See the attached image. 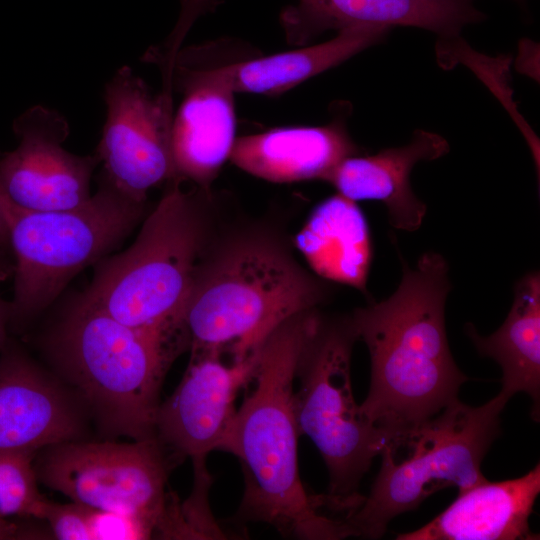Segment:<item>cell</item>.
I'll list each match as a JSON object with an SVG mask.
<instances>
[{"label":"cell","instance_id":"obj_28","mask_svg":"<svg viewBox=\"0 0 540 540\" xmlns=\"http://www.w3.org/2000/svg\"><path fill=\"white\" fill-rule=\"evenodd\" d=\"M0 247L10 251L9 232L6 219L0 205ZM11 252V251H10Z\"/></svg>","mask_w":540,"mask_h":540},{"label":"cell","instance_id":"obj_22","mask_svg":"<svg viewBox=\"0 0 540 540\" xmlns=\"http://www.w3.org/2000/svg\"><path fill=\"white\" fill-rule=\"evenodd\" d=\"M29 453L0 454V517L41 519L46 499L39 492Z\"/></svg>","mask_w":540,"mask_h":540},{"label":"cell","instance_id":"obj_8","mask_svg":"<svg viewBox=\"0 0 540 540\" xmlns=\"http://www.w3.org/2000/svg\"><path fill=\"white\" fill-rule=\"evenodd\" d=\"M357 340L350 316L321 314L296 369L298 431L313 441L326 464L329 485L324 497L332 513L346 514L358 506L361 479L385 446L353 396L351 355Z\"/></svg>","mask_w":540,"mask_h":540},{"label":"cell","instance_id":"obj_1","mask_svg":"<svg viewBox=\"0 0 540 540\" xmlns=\"http://www.w3.org/2000/svg\"><path fill=\"white\" fill-rule=\"evenodd\" d=\"M320 315L318 309L299 313L264 341L251 389L219 447L241 463L245 485L238 519L266 523L283 536L303 540L350 536L343 519L324 511V496L307 492L298 468L296 369Z\"/></svg>","mask_w":540,"mask_h":540},{"label":"cell","instance_id":"obj_26","mask_svg":"<svg viewBox=\"0 0 540 540\" xmlns=\"http://www.w3.org/2000/svg\"><path fill=\"white\" fill-rule=\"evenodd\" d=\"M14 272V260L11 252L0 247V282L11 277Z\"/></svg>","mask_w":540,"mask_h":540},{"label":"cell","instance_id":"obj_15","mask_svg":"<svg viewBox=\"0 0 540 540\" xmlns=\"http://www.w3.org/2000/svg\"><path fill=\"white\" fill-rule=\"evenodd\" d=\"M484 18L473 0H298L283 9L280 23L289 43L303 45L324 31L358 25L418 27L451 39Z\"/></svg>","mask_w":540,"mask_h":540},{"label":"cell","instance_id":"obj_12","mask_svg":"<svg viewBox=\"0 0 540 540\" xmlns=\"http://www.w3.org/2000/svg\"><path fill=\"white\" fill-rule=\"evenodd\" d=\"M258 350L242 360L190 351L186 371L160 403L155 421V437L173 455L190 457L196 468L205 467L206 456L219 450L237 410L238 392L252 379Z\"/></svg>","mask_w":540,"mask_h":540},{"label":"cell","instance_id":"obj_25","mask_svg":"<svg viewBox=\"0 0 540 540\" xmlns=\"http://www.w3.org/2000/svg\"><path fill=\"white\" fill-rule=\"evenodd\" d=\"M11 321V304L6 301L0 294V350L6 345L7 329Z\"/></svg>","mask_w":540,"mask_h":540},{"label":"cell","instance_id":"obj_14","mask_svg":"<svg viewBox=\"0 0 540 540\" xmlns=\"http://www.w3.org/2000/svg\"><path fill=\"white\" fill-rule=\"evenodd\" d=\"M0 351V454L36 455L77 440L83 418L75 400L18 347L7 341Z\"/></svg>","mask_w":540,"mask_h":540},{"label":"cell","instance_id":"obj_5","mask_svg":"<svg viewBox=\"0 0 540 540\" xmlns=\"http://www.w3.org/2000/svg\"><path fill=\"white\" fill-rule=\"evenodd\" d=\"M172 179L134 242L94 267L86 295L130 327L182 326L196 269L212 241L210 192Z\"/></svg>","mask_w":540,"mask_h":540},{"label":"cell","instance_id":"obj_18","mask_svg":"<svg viewBox=\"0 0 540 540\" xmlns=\"http://www.w3.org/2000/svg\"><path fill=\"white\" fill-rule=\"evenodd\" d=\"M449 152V144L437 133L416 130L411 141L374 155H354L343 160L327 182L339 194L357 202L378 200L385 204L390 224L415 231L422 224L426 205L413 192L410 175L420 161L438 159Z\"/></svg>","mask_w":540,"mask_h":540},{"label":"cell","instance_id":"obj_3","mask_svg":"<svg viewBox=\"0 0 540 540\" xmlns=\"http://www.w3.org/2000/svg\"><path fill=\"white\" fill-rule=\"evenodd\" d=\"M329 294L326 281L306 270L268 230L212 239L182 311L189 350L245 359L279 325L318 309Z\"/></svg>","mask_w":540,"mask_h":540},{"label":"cell","instance_id":"obj_13","mask_svg":"<svg viewBox=\"0 0 540 540\" xmlns=\"http://www.w3.org/2000/svg\"><path fill=\"white\" fill-rule=\"evenodd\" d=\"M163 70L164 87L183 94L171 132L174 179L211 192L236 140L234 91L179 54Z\"/></svg>","mask_w":540,"mask_h":540},{"label":"cell","instance_id":"obj_11","mask_svg":"<svg viewBox=\"0 0 540 540\" xmlns=\"http://www.w3.org/2000/svg\"><path fill=\"white\" fill-rule=\"evenodd\" d=\"M12 129L17 147L0 151V191L11 203L31 211H54L90 198L99 159L63 147L70 131L63 115L35 105L13 121Z\"/></svg>","mask_w":540,"mask_h":540},{"label":"cell","instance_id":"obj_19","mask_svg":"<svg viewBox=\"0 0 540 540\" xmlns=\"http://www.w3.org/2000/svg\"><path fill=\"white\" fill-rule=\"evenodd\" d=\"M294 245L317 277L367 294L372 243L355 201L339 193L324 199L296 234Z\"/></svg>","mask_w":540,"mask_h":540},{"label":"cell","instance_id":"obj_16","mask_svg":"<svg viewBox=\"0 0 540 540\" xmlns=\"http://www.w3.org/2000/svg\"><path fill=\"white\" fill-rule=\"evenodd\" d=\"M345 115L322 126L275 128L235 140L230 160L243 171L274 183L326 181L346 158L360 153Z\"/></svg>","mask_w":540,"mask_h":540},{"label":"cell","instance_id":"obj_27","mask_svg":"<svg viewBox=\"0 0 540 540\" xmlns=\"http://www.w3.org/2000/svg\"><path fill=\"white\" fill-rule=\"evenodd\" d=\"M19 526L10 519L0 517V540L14 539L19 536Z\"/></svg>","mask_w":540,"mask_h":540},{"label":"cell","instance_id":"obj_2","mask_svg":"<svg viewBox=\"0 0 540 540\" xmlns=\"http://www.w3.org/2000/svg\"><path fill=\"white\" fill-rule=\"evenodd\" d=\"M402 265L391 296L350 315L371 360L370 387L360 411L385 446L458 399L469 380L457 367L446 336L447 262L428 252L414 268L405 261Z\"/></svg>","mask_w":540,"mask_h":540},{"label":"cell","instance_id":"obj_17","mask_svg":"<svg viewBox=\"0 0 540 540\" xmlns=\"http://www.w3.org/2000/svg\"><path fill=\"white\" fill-rule=\"evenodd\" d=\"M540 492V465L499 482L487 479L464 491L423 527L398 540H530L529 518Z\"/></svg>","mask_w":540,"mask_h":540},{"label":"cell","instance_id":"obj_21","mask_svg":"<svg viewBox=\"0 0 540 540\" xmlns=\"http://www.w3.org/2000/svg\"><path fill=\"white\" fill-rule=\"evenodd\" d=\"M477 351L493 358L502 369L499 393L507 402L516 393L528 394L531 415L539 421L540 408V275L532 271L515 285L514 300L501 327L488 337L472 324L466 326Z\"/></svg>","mask_w":540,"mask_h":540},{"label":"cell","instance_id":"obj_23","mask_svg":"<svg viewBox=\"0 0 540 540\" xmlns=\"http://www.w3.org/2000/svg\"><path fill=\"white\" fill-rule=\"evenodd\" d=\"M92 510L74 501L59 504L46 500L41 520L48 523L56 539L93 540Z\"/></svg>","mask_w":540,"mask_h":540},{"label":"cell","instance_id":"obj_7","mask_svg":"<svg viewBox=\"0 0 540 540\" xmlns=\"http://www.w3.org/2000/svg\"><path fill=\"white\" fill-rule=\"evenodd\" d=\"M506 403L499 394L479 407L456 399L387 444L369 494L343 516L350 536L379 539L392 519L435 492L449 487L461 492L485 481L481 463L500 432Z\"/></svg>","mask_w":540,"mask_h":540},{"label":"cell","instance_id":"obj_6","mask_svg":"<svg viewBox=\"0 0 540 540\" xmlns=\"http://www.w3.org/2000/svg\"><path fill=\"white\" fill-rule=\"evenodd\" d=\"M0 205L14 260V327L50 306L82 270L111 255L148 213L146 202L125 195L102 175L96 192L74 208L26 210L1 191Z\"/></svg>","mask_w":540,"mask_h":540},{"label":"cell","instance_id":"obj_24","mask_svg":"<svg viewBox=\"0 0 540 540\" xmlns=\"http://www.w3.org/2000/svg\"><path fill=\"white\" fill-rule=\"evenodd\" d=\"M93 540L148 539L154 531L139 517L110 511L92 510Z\"/></svg>","mask_w":540,"mask_h":540},{"label":"cell","instance_id":"obj_10","mask_svg":"<svg viewBox=\"0 0 540 540\" xmlns=\"http://www.w3.org/2000/svg\"><path fill=\"white\" fill-rule=\"evenodd\" d=\"M106 120L95 154L116 189L147 202L148 192L174 179L171 90L154 94L128 66L105 86Z\"/></svg>","mask_w":540,"mask_h":540},{"label":"cell","instance_id":"obj_4","mask_svg":"<svg viewBox=\"0 0 540 540\" xmlns=\"http://www.w3.org/2000/svg\"><path fill=\"white\" fill-rule=\"evenodd\" d=\"M44 349L108 433L144 440L155 438L163 380L189 349V338L184 326L130 327L78 292L65 303Z\"/></svg>","mask_w":540,"mask_h":540},{"label":"cell","instance_id":"obj_20","mask_svg":"<svg viewBox=\"0 0 540 540\" xmlns=\"http://www.w3.org/2000/svg\"><path fill=\"white\" fill-rule=\"evenodd\" d=\"M391 28L358 25L324 43L218 67H202L235 92L277 95L381 42Z\"/></svg>","mask_w":540,"mask_h":540},{"label":"cell","instance_id":"obj_29","mask_svg":"<svg viewBox=\"0 0 540 540\" xmlns=\"http://www.w3.org/2000/svg\"><path fill=\"white\" fill-rule=\"evenodd\" d=\"M515 1H518V2H523V1H525V0H515Z\"/></svg>","mask_w":540,"mask_h":540},{"label":"cell","instance_id":"obj_9","mask_svg":"<svg viewBox=\"0 0 540 540\" xmlns=\"http://www.w3.org/2000/svg\"><path fill=\"white\" fill-rule=\"evenodd\" d=\"M39 481L90 508L133 515L162 535L173 455L156 437L133 442L71 440L42 449ZM172 500V499H171Z\"/></svg>","mask_w":540,"mask_h":540}]
</instances>
